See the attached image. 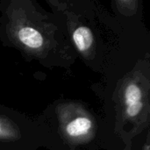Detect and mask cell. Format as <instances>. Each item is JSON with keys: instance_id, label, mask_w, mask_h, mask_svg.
<instances>
[{"instance_id": "cell-1", "label": "cell", "mask_w": 150, "mask_h": 150, "mask_svg": "<svg viewBox=\"0 0 150 150\" xmlns=\"http://www.w3.org/2000/svg\"><path fill=\"white\" fill-rule=\"evenodd\" d=\"M27 2H12L8 10L7 30L18 47L33 54H42L50 47L49 30L45 22L35 21L38 15Z\"/></svg>"}, {"instance_id": "cell-2", "label": "cell", "mask_w": 150, "mask_h": 150, "mask_svg": "<svg viewBox=\"0 0 150 150\" xmlns=\"http://www.w3.org/2000/svg\"><path fill=\"white\" fill-rule=\"evenodd\" d=\"M149 83L139 71H133L122 80L118 89V98L124 120L141 130L149 121Z\"/></svg>"}, {"instance_id": "cell-3", "label": "cell", "mask_w": 150, "mask_h": 150, "mask_svg": "<svg viewBox=\"0 0 150 150\" xmlns=\"http://www.w3.org/2000/svg\"><path fill=\"white\" fill-rule=\"evenodd\" d=\"M57 114L61 131L68 142L79 144L89 142L94 137L95 122L81 105L76 104L62 105Z\"/></svg>"}, {"instance_id": "cell-4", "label": "cell", "mask_w": 150, "mask_h": 150, "mask_svg": "<svg viewBox=\"0 0 150 150\" xmlns=\"http://www.w3.org/2000/svg\"><path fill=\"white\" fill-rule=\"evenodd\" d=\"M71 37L76 49L86 57L90 55L94 46V35L92 31L88 26L78 25L72 30Z\"/></svg>"}, {"instance_id": "cell-5", "label": "cell", "mask_w": 150, "mask_h": 150, "mask_svg": "<svg viewBox=\"0 0 150 150\" xmlns=\"http://www.w3.org/2000/svg\"><path fill=\"white\" fill-rule=\"evenodd\" d=\"M19 138L18 127L11 120L0 117V141H15Z\"/></svg>"}, {"instance_id": "cell-6", "label": "cell", "mask_w": 150, "mask_h": 150, "mask_svg": "<svg viewBox=\"0 0 150 150\" xmlns=\"http://www.w3.org/2000/svg\"><path fill=\"white\" fill-rule=\"evenodd\" d=\"M149 148H150V146H149V142L144 145V147H143V150H149Z\"/></svg>"}]
</instances>
